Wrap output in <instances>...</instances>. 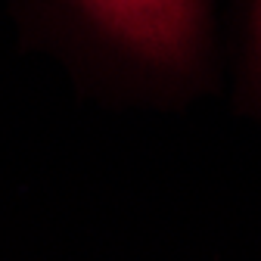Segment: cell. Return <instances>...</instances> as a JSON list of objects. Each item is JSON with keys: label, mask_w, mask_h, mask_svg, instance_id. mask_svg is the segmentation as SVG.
I'll return each mask as SVG.
<instances>
[{"label": "cell", "mask_w": 261, "mask_h": 261, "mask_svg": "<svg viewBox=\"0 0 261 261\" xmlns=\"http://www.w3.org/2000/svg\"><path fill=\"white\" fill-rule=\"evenodd\" d=\"M118 41L155 62H180L196 44L199 0H81Z\"/></svg>", "instance_id": "obj_1"}, {"label": "cell", "mask_w": 261, "mask_h": 261, "mask_svg": "<svg viewBox=\"0 0 261 261\" xmlns=\"http://www.w3.org/2000/svg\"><path fill=\"white\" fill-rule=\"evenodd\" d=\"M258 41H261V0H258Z\"/></svg>", "instance_id": "obj_2"}]
</instances>
